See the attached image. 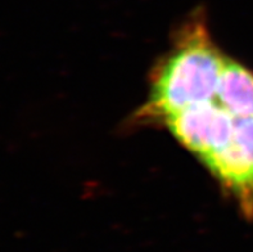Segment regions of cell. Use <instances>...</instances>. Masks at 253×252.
<instances>
[{
  "mask_svg": "<svg viewBox=\"0 0 253 252\" xmlns=\"http://www.w3.org/2000/svg\"><path fill=\"white\" fill-rule=\"evenodd\" d=\"M226 59L203 13L193 14L152 71L148 98L135 115L138 122L161 125L190 105L212 101Z\"/></svg>",
  "mask_w": 253,
  "mask_h": 252,
  "instance_id": "obj_1",
  "label": "cell"
},
{
  "mask_svg": "<svg viewBox=\"0 0 253 252\" xmlns=\"http://www.w3.org/2000/svg\"><path fill=\"white\" fill-rule=\"evenodd\" d=\"M201 163L253 221V117H237L231 141Z\"/></svg>",
  "mask_w": 253,
  "mask_h": 252,
  "instance_id": "obj_2",
  "label": "cell"
},
{
  "mask_svg": "<svg viewBox=\"0 0 253 252\" xmlns=\"http://www.w3.org/2000/svg\"><path fill=\"white\" fill-rule=\"evenodd\" d=\"M237 117L215 98L190 105L161 122L199 162L215 154L231 141Z\"/></svg>",
  "mask_w": 253,
  "mask_h": 252,
  "instance_id": "obj_3",
  "label": "cell"
},
{
  "mask_svg": "<svg viewBox=\"0 0 253 252\" xmlns=\"http://www.w3.org/2000/svg\"><path fill=\"white\" fill-rule=\"evenodd\" d=\"M215 101L235 117H253V71L228 57Z\"/></svg>",
  "mask_w": 253,
  "mask_h": 252,
  "instance_id": "obj_4",
  "label": "cell"
}]
</instances>
